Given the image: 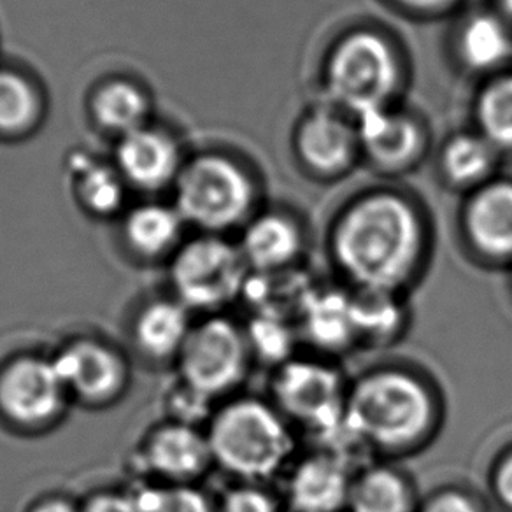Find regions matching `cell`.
<instances>
[{
  "label": "cell",
  "mask_w": 512,
  "mask_h": 512,
  "mask_svg": "<svg viewBox=\"0 0 512 512\" xmlns=\"http://www.w3.org/2000/svg\"><path fill=\"white\" fill-rule=\"evenodd\" d=\"M428 249L420 214L407 200L388 193L351 204L328 237L335 279L353 292L407 297L427 274Z\"/></svg>",
  "instance_id": "1"
},
{
  "label": "cell",
  "mask_w": 512,
  "mask_h": 512,
  "mask_svg": "<svg viewBox=\"0 0 512 512\" xmlns=\"http://www.w3.org/2000/svg\"><path fill=\"white\" fill-rule=\"evenodd\" d=\"M437 384L406 363H379L349 383L344 427L363 455L395 462L421 453L441 434Z\"/></svg>",
  "instance_id": "2"
},
{
  "label": "cell",
  "mask_w": 512,
  "mask_h": 512,
  "mask_svg": "<svg viewBox=\"0 0 512 512\" xmlns=\"http://www.w3.org/2000/svg\"><path fill=\"white\" fill-rule=\"evenodd\" d=\"M299 437L271 399L241 397L216 414L207 435L211 453L241 483L271 484L299 456Z\"/></svg>",
  "instance_id": "3"
},
{
  "label": "cell",
  "mask_w": 512,
  "mask_h": 512,
  "mask_svg": "<svg viewBox=\"0 0 512 512\" xmlns=\"http://www.w3.org/2000/svg\"><path fill=\"white\" fill-rule=\"evenodd\" d=\"M349 383L337 360L299 353L272 370L269 399L297 434L314 446L337 448L346 439Z\"/></svg>",
  "instance_id": "4"
},
{
  "label": "cell",
  "mask_w": 512,
  "mask_h": 512,
  "mask_svg": "<svg viewBox=\"0 0 512 512\" xmlns=\"http://www.w3.org/2000/svg\"><path fill=\"white\" fill-rule=\"evenodd\" d=\"M399 83V65L390 46L370 32L346 37L328 64L335 99L356 114L383 107Z\"/></svg>",
  "instance_id": "5"
},
{
  "label": "cell",
  "mask_w": 512,
  "mask_h": 512,
  "mask_svg": "<svg viewBox=\"0 0 512 512\" xmlns=\"http://www.w3.org/2000/svg\"><path fill=\"white\" fill-rule=\"evenodd\" d=\"M248 178L225 158H200L179 179V214L206 230L239 225L251 209Z\"/></svg>",
  "instance_id": "6"
},
{
  "label": "cell",
  "mask_w": 512,
  "mask_h": 512,
  "mask_svg": "<svg viewBox=\"0 0 512 512\" xmlns=\"http://www.w3.org/2000/svg\"><path fill=\"white\" fill-rule=\"evenodd\" d=\"M251 360L246 330L221 316L195 328L183 346L188 386L207 399L235 390L248 376Z\"/></svg>",
  "instance_id": "7"
},
{
  "label": "cell",
  "mask_w": 512,
  "mask_h": 512,
  "mask_svg": "<svg viewBox=\"0 0 512 512\" xmlns=\"http://www.w3.org/2000/svg\"><path fill=\"white\" fill-rule=\"evenodd\" d=\"M249 274L239 246L216 237L188 244L174 265L181 299L202 309H216L242 297Z\"/></svg>",
  "instance_id": "8"
},
{
  "label": "cell",
  "mask_w": 512,
  "mask_h": 512,
  "mask_svg": "<svg viewBox=\"0 0 512 512\" xmlns=\"http://www.w3.org/2000/svg\"><path fill=\"white\" fill-rule=\"evenodd\" d=\"M362 465L335 449L297 456L281 477L279 495L288 512H346L356 470Z\"/></svg>",
  "instance_id": "9"
},
{
  "label": "cell",
  "mask_w": 512,
  "mask_h": 512,
  "mask_svg": "<svg viewBox=\"0 0 512 512\" xmlns=\"http://www.w3.org/2000/svg\"><path fill=\"white\" fill-rule=\"evenodd\" d=\"M295 325L300 344L313 355L337 360L356 348L353 292L335 281L334 285H311L300 304Z\"/></svg>",
  "instance_id": "10"
},
{
  "label": "cell",
  "mask_w": 512,
  "mask_h": 512,
  "mask_svg": "<svg viewBox=\"0 0 512 512\" xmlns=\"http://www.w3.org/2000/svg\"><path fill=\"white\" fill-rule=\"evenodd\" d=\"M470 255L484 267H512V185L486 186L470 199L462 218Z\"/></svg>",
  "instance_id": "11"
},
{
  "label": "cell",
  "mask_w": 512,
  "mask_h": 512,
  "mask_svg": "<svg viewBox=\"0 0 512 512\" xmlns=\"http://www.w3.org/2000/svg\"><path fill=\"white\" fill-rule=\"evenodd\" d=\"M239 249L251 274H285L299 271L306 237L290 216L262 214L244 230Z\"/></svg>",
  "instance_id": "12"
},
{
  "label": "cell",
  "mask_w": 512,
  "mask_h": 512,
  "mask_svg": "<svg viewBox=\"0 0 512 512\" xmlns=\"http://www.w3.org/2000/svg\"><path fill=\"white\" fill-rule=\"evenodd\" d=\"M62 388L53 363L23 360L2 377L0 402L15 420L32 423L57 411Z\"/></svg>",
  "instance_id": "13"
},
{
  "label": "cell",
  "mask_w": 512,
  "mask_h": 512,
  "mask_svg": "<svg viewBox=\"0 0 512 512\" xmlns=\"http://www.w3.org/2000/svg\"><path fill=\"white\" fill-rule=\"evenodd\" d=\"M420 495L395 462L370 460L356 470L346 512H418Z\"/></svg>",
  "instance_id": "14"
},
{
  "label": "cell",
  "mask_w": 512,
  "mask_h": 512,
  "mask_svg": "<svg viewBox=\"0 0 512 512\" xmlns=\"http://www.w3.org/2000/svg\"><path fill=\"white\" fill-rule=\"evenodd\" d=\"M353 318L356 348H390L409 327L407 297L395 293L353 292Z\"/></svg>",
  "instance_id": "15"
},
{
  "label": "cell",
  "mask_w": 512,
  "mask_h": 512,
  "mask_svg": "<svg viewBox=\"0 0 512 512\" xmlns=\"http://www.w3.org/2000/svg\"><path fill=\"white\" fill-rule=\"evenodd\" d=\"M118 158L127 178L148 190L167 185L178 167L174 144L158 132L141 128L125 136Z\"/></svg>",
  "instance_id": "16"
},
{
  "label": "cell",
  "mask_w": 512,
  "mask_h": 512,
  "mask_svg": "<svg viewBox=\"0 0 512 512\" xmlns=\"http://www.w3.org/2000/svg\"><path fill=\"white\" fill-rule=\"evenodd\" d=\"M64 386H72L86 399H102L120 383V363L107 349L81 342L53 362Z\"/></svg>",
  "instance_id": "17"
},
{
  "label": "cell",
  "mask_w": 512,
  "mask_h": 512,
  "mask_svg": "<svg viewBox=\"0 0 512 512\" xmlns=\"http://www.w3.org/2000/svg\"><path fill=\"white\" fill-rule=\"evenodd\" d=\"M299 150L307 165L323 174L342 171L355 150L353 130L330 113H314L299 132Z\"/></svg>",
  "instance_id": "18"
},
{
  "label": "cell",
  "mask_w": 512,
  "mask_h": 512,
  "mask_svg": "<svg viewBox=\"0 0 512 512\" xmlns=\"http://www.w3.org/2000/svg\"><path fill=\"white\" fill-rule=\"evenodd\" d=\"M358 116V139L379 164H402L418 150V128L406 116L388 113L384 107L370 109Z\"/></svg>",
  "instance_id": "19"
},
{
  "label": "cell",
  "mask_w": 512,
  "mask_h": 512,
  "mask_svg": "<svg viewBox=\"0 0 512 512\" xmlns=\"http://www.w3.org/2000/svg\"><path fill=\"white\" fill-rule=\"evenodd\" d=\"M151 463L164 474L190 476L206 467L213 458L209 439L188 427L165 428L150 449Z\"/></svg>",
  "instance_id": "20"
},
{
  "label": "cell",
  "mask_w": 512,
  "mask_h": 512,
  "mask_svg": "<svg viewBox=\"0 0 512 512\" xmlns=\"http://www.w3.org/2000/svg\"><path fill=\"white\" fill-rule=\"evenodd\" d=\"M246 330L253 358L278 369L283 363L299 355V330L295 321L272 313H255Z\"/></svg>",
  "instance_id": "21"
},
{
  "label": "cell",
  "mask_w": 512,
  "mask_h": 512,
  "mask_svg": "<svg viewBox=\"0 0 512 512\" xmlns=\"http://www.w3.org/2000/svg\"><path fill=\"white\" fill-rule=\"evenodd\" d=\"M460 51L465 62L474 69H490L504 62L511 51V37L504 23L493 16L472 18L463 27Z\"/></svg>",
  "instance_id": "22"
},
{
  "label": "cell",
  "mask_w": 512,
  "mask_h": 512,
  "mask_svg": "<svg viewBox=\"0 0 512 512\" xmlns=\"http://www.w3.org/2000/svg\"><path fill=\"white\" fill-rule=\"evenodd\" d=\"M188 335V318L178 304H155L139 321V339L151 355H169L185 346Z\"/></svg>",
  "instance_id": "23"
},
{
  "label": "cell",
  "mask_w": 512,
  "mask_h": 512,
  "mask_svg": "<svg viewBox=\"0 0 512 512\" xmlns=\"http://www.w3.org/2000/svg\"><path fill=\"white\" fill-rule=\"evenodd\" d=\"M493 148L495 146L484 137H456L444 151V171L456 185H472L490 171L495 160Z\"/></svg>",
  "instance_id": "24"
},
{
  "label": "cell",
  "mask_w": 512,
  "mask_h": 512,
  "mask_svg": "<svg viewBox=\"0 0 512 512\" xmlns=\"http://www.w3.org/2000/svg\"><path fill=\"white\" fill-rule=\"evenodd\" d=\"M484 139L493 146L512 148V76L491 83L477 107Z\"/></svg>",
  "instance_id": "25"
},
{
  "label": "cell",
  "mask_w": 512,
  "mask_h": 512,
  "mask_svg": "<svg viewBox=\"0 0 512 512\" xmlns=\"http://www.w3.org/2000/svg\"><path fill=\"white\" fill-rule=\"evenodd\" d=\"M95 113L106 127L130 134L139 130L146 113V102L134 86L116 83L97 95Z\"/></svg>",
  "instance_id": "26"
},
{
  "label": "cell",
  "mask_w": 512,
  "mask_h": 512,
  "mask_svg": "<svg viewBox=\"0 0 512 512\" xmlns=\"http://www.w3.org/2000/svg\"><path fill=\"white\" fill-rule=\"evenodd\" d=\"M127 232L136 248L158 253L178 237L179 214L165 207H141L128 218Z\"/></svg>",
  "instance_id": "27"
},
{
  "label": "cell",
  "mask_w": 512,
  "mask_h": 512,
  "mask_svg": "<svg viewBox=\"0 0 512 512\" xmlns=\"http://www.w3.org/2000/svg\"><path fill=\"white\" fill-rule=\"evenodd\" d=\"M36 97L22 78L0 72V130L18 132L36 116Z\"/></svg>",
  "instance_id": "28"
},
{
  "label": "cell",
  "mask_w": 512,
  "mask_h": 512,
  "mask_svg": "<svg viewBox=\"0 0 512 512\" xmlns=\"http://www.w3.org/2000/svg\"><path fill=\"white\" fill-rule=\"evenodd\" d=\"M137 512H214L207 498L190 488L144 490L134 497Z\"/></svg>",
  "instance_id": "29"
},
{
  "label": "cell",
  "mask_w": 512,
  "mask_h": 512,
  "mask_svg": "<svg viewBox=\"0 0 512 512\" xmlns=\"http://www.w3.org/2000/svg\"><path fill=\"white\" fill-rule=\"evenodd\" d=\"M220 512H288L279 491L269 484L241 483L228 491Z\"/></svg>",
  "instance_id": "30"
},
{
  "label": "cell",
  "mask_w": 512,
  "mask_h": 512,
  "mask_svg": "<svg viewBox=\"0 0 512 512\" xmlns=\"http://www.w3.org/2000/svg\"><path fill=\"white\" fill-rule=\"evenodd\" d=\"M418 512H490L483 498L460 486L444 484L420 500Z\"/></svg>",
  "instance_id": "31"
},
{
  "label": "cell",
  "mask_w": 512,
  "mask_h": 512,
  "mask_svg": "<svg viewBox=\"0 0 512 512\" xmlns=\"http://www.w3.org/2000/svg\"><path fill=\"white\" fill-rule=\"evenodd\" d=\"M83 192H85L86 202L100 213L113 211L114 207L120 206V183L106 169H93L88 172Z\"/></svg>",
  "instance_id": "32"
},
{
  "label": "cell",
  "mask_w": 512,
  "mask_h": 512,
  "mask_svg": "<svg viewBox=\"0 0 512 512\" xmlns=\"http://www.w3.org/2000/svg\"><path fill=\"white\" fill-rule=\"evenodd\" d=\"M488 491L500 512H512V444L505 446L491 463Z\"/></svg>",
  "instance_id": "33"
},
{
  "label": "cell",
  "mask_w": 512,
  "mask_h": 512,
  "mask_svg": "<svg viewBox=\"0 0 512 512\" xmlns=\"http://www.w3.org/2000/svg\"><path fill=\"white\" fill-rule=\"evenodd\" d=\"M86 512H137L134 498L100 497L88 505Z\"/></svg>",
  "instance_id": "34"
},
{
  "label": "cell",
  "mask_w": 512,
  "mask_h": 512,
  "mask_svg": "<svg viewBox=\"0 0 512 512\" xmlns=\"http://www.w3.org/2000/svg\"><path fill=\"white\" fill-rule=\"evenodd\" d=\"M399 2L411 6V8L434 9L448 4L449 0H399Z\"/></svg>",
  "instance_id": "35"
},
{
  "label": "cell",
  "mask_w": 512,
  "mask_h": 512,
  "mask_svg": "<svg viewBox=\"0 0 512 512\" xmlns=\"http://www.w3.org/2000/svg\"><path fill=\"white\" fill-rule=\"evenodd\" d=\"M37 512H74V509L67 504H62V502H51V504L41 507Z\"/></svg>",
  "instance_id": "36"
},
{
  "label": "cell",
  "mask_w": 512,
  "mask_h": 512,
  "mask_svg": "<svg viewBox=\"0 0 512 512\" xmlns=\"http://www.w3.org/2000/svg\"><path fill=\"white\" fill-rule=\"evenodd\" d=\"M504 2L505 9L512 15V0H502Z\"/></svg>",
  "instance_id": "37"
},
{
  "label": "cell",
  "mask_w": 512,
  "mask_h": 512,
  "mask_svg": "<svg viewBox=\"0 0 512 512\" xmlns=\"http://www.w3.org/2000/svg\"><path fill=\"white\" fill-rule=\"evenodd\" d=\"M511 281H512V267H511Z\"/></svg>",
  "instance_id": "38"
}]
</instances>
